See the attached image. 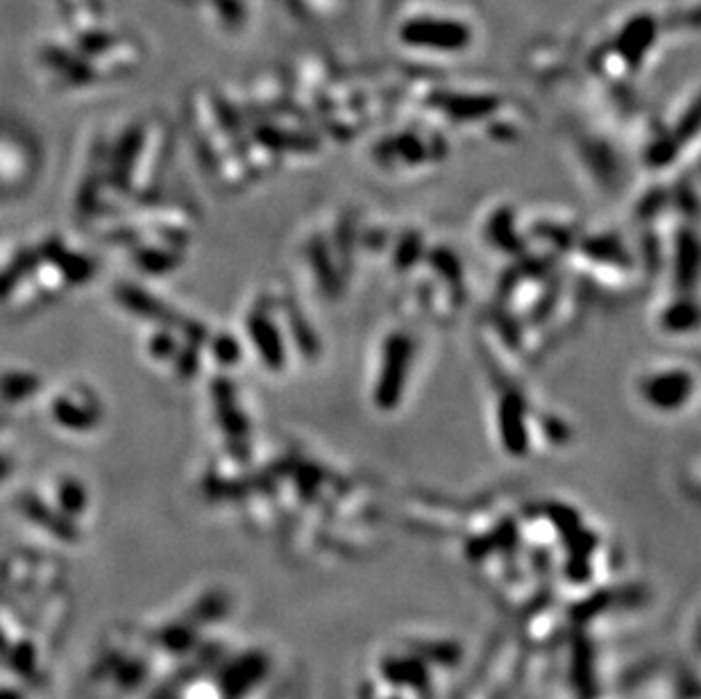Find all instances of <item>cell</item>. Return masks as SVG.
Here are the masks:
<instances>
[{
	"instance_id": "6da1fadb",
	"label": "cell",
	"mask_w": 701,
	"mask_h": 699,
	"mask_svg": "<svg viewBox=\"0 0 701 699\" xmlns=\"http://www.w3.org/2000/svg\"><path fill=\"white\" fill-rule=\"evenodd\" d=\"M692 389H695V380L686 370H661V373L645 375L640 382V393L656 411L681 409Z\"/></svg>"
}]
</instances>
